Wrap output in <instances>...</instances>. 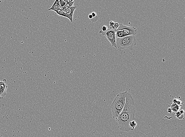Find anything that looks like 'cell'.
Wrapping results in <instances>:
<instances>
[{
	"label": "cell",
	"instance_id": "1",
	"mask_svg": "<svg viewBox=\"0 0 185 137\" xmlns=\"http://www.w3.org/2000/svg\"><path fill=\"white\" fill-rule=\"evenodd\" d=\"M135 113V102L130 94L127 92L125 104L123 110L115 119L119 124L120 130L126 132L132 130L129 123L134 121Z\"/></svg>",
	"mask_w": 185,
	"mask_h": 137
},
{
	"label": "cell",
	"instance_id": "2",
	"mask_svg": "<svg viewBox=\"0 0 185 137\" xmlns=\"http://www.w3.org/2000/svg\"><path fill=\"white\" fill-rule=\"evenodd\" d=\"M126 92L127 91H125L117 95L111 103V112L114 119H116L123 110L125 104Z\"/></svg>",
	"mask_w": 185,
	"mask_h": 137
},
{
	"label": "cell",
	"instance_id": "3",
	"mask_svg": "<svg viewBox=\"0 0 185 137\" xmlns=\"http://www.w3.org/2000/svg\"><path fill=\"white\" fill-rule=\"evenodd\" d=\"M136 39L135 35L116 38L117 49L121 51L125 49L132 50L136 46Z\"/></svg>",
	"mask_w": 185,
	"mask_h": 137
},
{
	"label": "cell",
	"instance_id": "4",
	"mask_svg": "<svg viewBox=\"0 0 185 137\" xmlns=\"http://www.w3.org/2000/svg\"><path fill=\"white\" fill-rule=\"evenodd\" d=\"M116 32V38H122L128 36H135L137 33V29L134 27H128L120 23Z\"/></svg>",
	"mask_w": 185,
	"mask_h": 137
},
{
	"label": "cell",
	"instance_id": "5",
	"mask_svg": "<svg viewBox=\"0 0 185 137\" xmlns=\"http://www.w3.org/2000/svg\"><path fill=\"white\" fill-rule=\"evenodd\" d=\"M116 30L113 29L112 28L110 27L109 29L105 32H103L100 31L99 34L105 36L106 38L108 39L109 41L111 44L112 46L117 49L116 45Z\"/></svg>",
	"mask_w": 185,
	"mask_h": 137
},
{
	"label": "cell",
	"instance_id": "6",
	"mask_svg": "<svg viewBox=\"0 0 185 137\" xmlns=\"http://www.w3.org/2000/svg\"><path fill=\"white\" fill-rule=\"evenodd\" d=\"M7 88V81L6 79L0 81V99H3L6 95Z\"/></svg>",
	"mask_w": 185,
	"mask_h": 137
},
{
	"label": "cell",
	"instance_id": "7",
	"mask_svg": "<svg viewBox=\"0 0 185 137\" xmlns=\"http://www.w3.org/2000/svg\"><path fill=\"white\" fill-rule=\"evenodd\" d=\"M77 6H73L68 8L66 10L65 13L67 16L68 18L69 19L70 21L73 22V15L75 10L77 8Z\"/></svg>",
	"mask_w": 185,
	"mask_h": 137
},
{
	"label": "cell",
	"instance_id": "8",
	"mask_svg": "<svg viewBox=\"0 0 185 137\" xmlns=\"http://www.w3.org/2000/svg\"><path fill=\"white\" fill-rule=\"evenodd\" d=\"M59 1L56 0L55 1L53 5L51 6V8L49 9H48V10H53L54 11L59 10Z\"/></svg>",
	"mask_w": 185,
	"mask_h": 137
},
{
	"label": "cell",
	"instance_id": "9",
	"mask_svg": "<svg viewBox=\"0 0 185 137\" xmlns=\"http://www.w3.org/2000/svg\"><path fill=\"white\" fill-rule=\"evenodd\" d=\"M180 109V106L176 103H173L171 105L172 110L174 111V112H178Z\"/></svg>",
	"mask_w": 185,
	"mask_h": 137
},
{
	"label": "cell",
	"instance_id": "10",
	"mask_svg": "<svg viewBox=\"0 0 185 137\" xmlns=\"http://www.w3.org/2000/svg\"><path fill=\"white\" fill-rule=\"evenodd\" d=\"M56 13L58 15H59V16H62L65 17V18H68L65 12L63 10H57L55 11Z\"/></svg>",
	"mask_w": 185,
	"mask_h": 137
},
{
	"label": "cell",
	"instance_id": "11",
	"mask_svg": "<svg viewBox=\"0 0 185 137\" xmlns=\"http://www.w3.org/2000/svg\"><path fill=\"white\" fill-rule=\"evenodd\" d=\"M137 125V123L134 120L130 122L129 123V126L132 128V130H134L135 127H136Z\"/></svg>",
	"mask_w": 185,
	"mask_h": 137
},
{
	"label": "cell",
	"instance_id": "12",
	"mask_svg": "<svg viewBox=\"0 0 185 137\" xmlns=\"http://www.w3.org/2000/svg\"><path fill=\"white\" fill-rule=\"evenodd\" d=\"M175 116L180 120L184 118L183 114H181L179 112H177V113H176V115H175Z\"/></svg>",
	"mask_w": 185,
	"mask_h": 137
},
{
	"label": "cell",
	"instance_id": "13",
	"mask_svg": "<svg viewBox=\"0 0 185 137\" xmlns=\"http://www.w3.org/2000/svg\"><path fill=\"white\" fill-rule=\"evenodd\" d=\"M74 1H73L71 3H67V4H66V5L65 7L64 8V9H65V11H64V12H65L66 10L67 9L71 7H72V6H73V5H74Z\"/></svg>",
	"mask_w": 185,
	"mask_h": 137
},
{
	"label": "cell",
	"instance_id": "14",
	"mask_svg": "<svg viewBox=\"0 0 185 137\" xmlns=\"http://www.w3.org/2000/svg\"><path fill=\"white\" fill-rule=\"evenodd\" d=\"M59 4L60 7L64 8L66 5V3L64 0H60V1H59Z\"/></svg>",
	"mask_w": 185,
	"mask_h": 137
},
{
	"label": "cell",
	"instance_id": "15",
	"mask_svg": "<svg viewBox=\"0 0 185 137\" xmlns=\"http://www.w3.org/2000/svg\"><path fill=\"white\" fill-rule=\"evenodd\" d=\"M108 30V27L106 25H104L102 27V29L101 30L103 32H105Z\"/></svg>",
	"mask_w": 185,
	"mask_h": 137
},
{
	"label": "cell",
	"instance_id": "16",
	"mask_svg": "<svg viewBox=\"0 0 185 137\" xmlns=\"http://www.w3.org/2000/svg\"><path fill=\"white\" fill-rule=\"evenodd\" d=\"M174 103H176V104H178V105H181L182 102H181L180 101H179V100L175 99L174 100Z\"/></svg>",
	"mask_w": 185,
	"mask_h": 137
},
{
	"label": "cell",
	"instance_id": "17",
	"mask_svg": "<svg viewBox=\"0 0 185 137\" xmlns=\"http://www.w3.org/2000/svg\"><path fill=\"white\" fill-rule=\"evenodd\" d=\"M119 24H120L118 23H115L113 27L114 28H115L116 30H117V29H118V28L119 27Z\"/></svg>",
	"mask_w": 185,
	"mask_h": 137
},
{
	"label": "cell",
	"instance_id": "18",
	"mask_svg": "<svg viewBox=\"0 0 185 137\" xmlns=\"http://www.w3.org/2000/svg\"><path fill=\"white\" fill-rule=\"evenodd\" d=\"M109 25L110 27H113L114 24H115V22L113 21H111L110 22H109Z\"/></svg>",
	"mask_w": 185,
	"mask_h": 137
},
{
	"label": "cell",
	"instance_id": "19",
	"mask_svg": "<svg viewBox=\"0 0 185 137\" xmlns=\"http://www.w3.org/2000/svg\"><path fill=\"white\" fill-rule=\"evenodd\" d=\"M64 1H65L67 4V3H72V2L74 1H73V0H64Z\"/></svg>",
	"mask_w": 185,
	"mask_h": 137
},
{
	"label": "cell",
	"instance_id": "20",
	"mask_svg": "<svg viewBox=\"0 0 185 137\" xmlns=\"http://www.w3.org/2000/svg\"><path fill=\"white\" fill-rule=\"evenodd\" d=\"M91 14H92L93 18H95V17H96L97 16V14L95 12H92Z\"/></svg>",
	"mask_w": 185,
	"mask_h": 137
},
{
	"label": "cell",
	"instance_id": "21",
	"mask_svg": "<svg viewBox=\"0 0 185 137\" xmlns=\"http://www.w3.org/2000/svg\"><path fill=\"white\" fill-rule=\"evenodd\" d=\"M89 19H92V18H93L91 14H89Z\"/></svg>",
	"mask_w": 185,
	"mask_h": 137
},
{
	"label": "cell",
	"instance_id": "22",
	"mask_svg": "<svg viewBox=\"0 0 185 137\" xmlns=\"http://www.w3.org/2000/svg\"><path fill=\"white\" fill-rule=\"evenodd\" d=\"M179 112L180 113L182 114H183L184 113V110H181Z\"/></svg>",
	"mask_w": 185,
	"mask_h": 137
},
{
	"label": "cell",
	"instance_id": "23",
	"mask_svg": "<svg viewBox=\"0 0 185 137\" xmlns=\"http://www.w3.org/2000/svg\"><path fill=\"white\" fill-rule=\"evenodd\" d=\"M170 110V111H168V112H169V113H170V114H171V113H172V112L171 109L169 108L168 110Z\"/></svg>",
	"mask_w": 185,
	"mask_h": 137
}]
</instances>
